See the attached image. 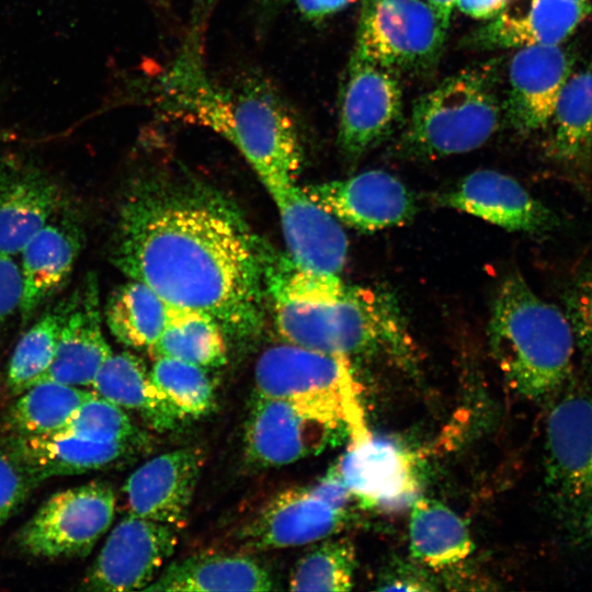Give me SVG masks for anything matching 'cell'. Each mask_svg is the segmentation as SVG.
Segmentation results:
<instances>
[{"label":"cell","mask_w":592,"mask_h":592,"mask_svg":"<svg viewBox=\"0 0 592 592\" xmlns=\"http://www.w3.org/2000/svg\"><path fill=\"white\" fill-rule=\"evenodd\" d=\"M112 243L114 265L170 306L208 314L236 341L262 329L271 249L215 189L192 180L139 181L119 208Z\"/></svg>","instance_id":"1"},{"label":"cell","mask_w":592,"mask_h":592,"mask_svg":"<svg viewBox=\"0 0 592 592\" xmlns=\"http://www.w3.org/2000/svg\"><path fill=\"white\" fill-rule=\"evenodd\" d=\"M264 288L286 343L348 358L385 354L405 362L413 355L401 309L387 291L303 269L273 250Z\"/></svg>","instance_id":"2"},{"label":"cell","mask_w":592,"mask_h":592,"mask_svg":"<svg viewBox=\"0 0 592 592\" xmlns=\"http://www.w3.org/2000/svg\"><path fill=\"white\" fill-rule=\"evenodd\" d=\"M155 100L167 114L225 137L266 191L296 182L303 162L298 133L278 96L263 81L223 88L208 78L195 53L185 50L159 78Z\"/></svg>","instance_id":"3"},{"label":"cell","mask_w":592,"mask_h":592,"mask_svg":"<svg viewBox=\"0 0 592 592\" xmlns=\"http://www.w3.org/2000/svg\"><path fill=\"white\" fill-rule=\"evenodd\" d=\"M488 338L505 383L517 395L545 399L570 379L576 346L571 325L517 274L506 277L498 291Z\"/></svg>","instance_id":"4"},{"label":"cell","mask_w":592,"mask_h":592,"mask_svg":"<svg viewBox=\"0 0 592 592\" xmlns=\"http://www.w3.org/2000/svg\"><path fill=\"white\" fill-rule=\"evenodd\" d=\"M545 423L544 483L553 519L572 546H592V389L565 387Z\"/></svg>","instance_id":"5"},{"label":"cell","mask_w":592,"mask_h":592,"mask_svg":"<svg viewBox=\"0 0 592 592\" xmlns=\"http://www.w3.org/2000/svg\"><path fill=\"white\" fill-rule=\"evenodd\" d=\"M499 119L491 70H462L414 101L400 147L421 159L468 152L494 134Z\"/></svg>","instance_id":"6"},{"label":"cell","mask_w":592,"mask_h":592,"mask_svg":"<svg viewBox=\"0 0 592 592\" xmlns=\"http://www.w3.org/2000/svg\"><path fill=\"white\" fill-rule=\"evenodd\" d=\"M254 395L328 412L348 428L351 444L368 439L350 358L291 343L266 349L254 367Z\"/></svg>","instance_id":"7"},{"label":"cell","mask_w":592,"mask_h":592,"mask_svg":"<svg viewBox=\"0 0 592 592\" xmlns=\"http://www.w3.org/2000/svg\"><path fill=\"white\" fill-rule=\"evenodd\" d=\"M115 504V492L104 481L58 491L21 526L16 546L34 558L84 557L111 526Z\"/></svg>","instance_id":"8"},{"label":"cell","mask_w":592,"mask_h":592,"mask_svg":"<svg viewBox=\"0 0 592 592\" xmlns=\"http://www.w3.org/2000/svg\"><path fill=\"white\" fill-rule=\"evenodd\" d=\"M447 29L425 0H366L355 55L394 73L433 66Z\"/></svg>","instance_id":"9"},{"label":"cell","mask_w":592,"mask_h":592,"mask_svg":"<svg viewBox=\"0 0 592 592\" xmlns=\"http://www.w3.org/2000/svg\"><path fill=\"white\" fill-rule=\"evenodd\" d=\"M349 434L328 412L287 399L255 396L244 431L247 460L258 467H278L316 455Z\"/></svg>","instance_id":"10"},{"label":"cell","mask_w":592,"mask_h":592,"mask_svg":"<svg viewBox=\"0 0 592 592\" xmlns=\"http://www.w3.org/2000/svg\"><path fill=\"white\" fill-rule=\"evenodd\" d=\"M177 544L178 526L128 514L106 537L83 588L96 592L145 590Z\"/></svg>","instance_id":"11"},{"label":"cell","mask_w":592,"mask_h":592,"mask_svg":"<svg viewBox=\"0 0 592 592\" xmlns=\"http://www.w3.org/2000/svg\"><path fill=\"white\" fill-rule=\"evenodd\" d=\"M353 499L364 508L398 511L417 499V460L401 443L373 434L350 444L335 464Z\"/></svg>","instance_id":"12"},{"label":"cell","mask_w":592,"mask_h":592,"mask_svg":"<svg viewBox=\"0 0 592 592\" xmlns=\"http://www.w3.org/2000/svg\"><path fill=\"white\" fill-rule=\"evenodd\" d=\"M396 73L353 54L342 92L339 143L358 158L383 139L401 113Z\"/></svg>","instance_id":"13"},{"label":"cell","mask_w":592,"mask_h":592,"mask_svg":"<svg viewBox=\"0 0 592 592\" xmlns=\"http://www.w3.org/2000/svg\"><path fill=\"white\" fill-rule=\"evenodd\" d=\"M304 190L339 223L360 231H376L402 225L417 210L414 197L408 187L382 170L307 185Z\"/></svg>","instance_id":"14"},{"label":"cell","mask_w":592,"mask_h":592,"mask_svg":"<svg viewBox=\"0 0 592 592\" xmlns=\"http://www.w3.org/2000/svg\"><path fill=\"white\" fill-rule=\"evenodd\" d=\"M346 520L348 509L329 502L312 487L288 488L267 500L240 536L252 549L295 547L333 536Z\"/></svg>","instance_id":"15"},{"label":"cell","mask_w":592,"mask_h":592,"mask_svg":"<svg viewBox=\"0 0 592 592\" xmlns=\"http://www.w3.org/2000/svg\"><path fill=\"white\" fill-rule=\"evenodd\" d=\"M267 192L280 214L288 258L303 269L339 275L349 249L346 235L339 221L296 182Z\"/></svg>","instance_id":"16"},{"label":"cell","mask_w":592,"mask_h":592,"mask_svg":"<svg viewBox=\"0 0 592 592\" xmlns=\"http://www.w3.org/2000/svg\"><path fill=\"white\" fill-rule=\"evenodd\" d=\"M64 205L59 184L16 157L0 163V253L14 257Z\"/></svg>","instance_id":"17"},{"label":"cell","mask_w":592,"mask_h":592,"mask_svg":"<svg viewBox=\"0 0 592 592\" xmlns=\"http://www.w3.org/2000/svg\"><path fill=\"white\" fill-rule=\"evenodd\" d=\"M202 466V451L193 446L150 458L124 485L129 514L178 526L187 515Z\"/></svg>","instance_id":"18"},{"label":"cell","mask_w":592,"mask_h":592,"mask_svg":"<svg viewBox=\"0 0 592 592\" xmlns=\"http://www.w3.org/2000/svg\"><path fill=\"white\" fill-rule=\"evenodd\" d=\"M439 202L510 231L538 235L557 225L554 214L515 179L494 170L466 175Z\"/></svg>","instance_id":"19"},{"label":"cell","mask_w":592,"mask_h":592,"mask_svg":"<svg viewBox=\"0 0 592 592\" xmlns=\"http://www.w3.org/2000/svg\"><path fill=\"white\" fill-rule=\"evenodd\" d=\"M112 353L102 329L98 280L89 274L68 301L54 360L37 383L91 386Z\"/></svg>","instance_id":"20"},{"label":"cell","mask_w":592,"mask_h":592,"mask_svg":"<svg viewBox=\"0 0 592 592\" xmlns=\"http://www.w3.org/2000/svg\"><path fill=\"white\" fill-rule=\"evenodd\" d=\"M1 442V447L20 464L36 486L52 477L114 467L133 457L144 446L58 433L31 436L7 434Z\"/></svg>","instance_id":"21"},{"label":"cell","mask_w":592,"mask_h":592,"mask_svg":"<svg viewBox=\"0 0 592 592\" xmlns=\"http://www.w3.org/2000/svg\"><path fill=\"white\" fill-rule=\"evenodd\" d=\"M574 57L558 45L521 47L509 66L508 113L521 133L544 127L573 68Z\"/></svg>","instance_id":"22"},{"label":"cell","mask_w":592,"mask_h":592,"mask_svg":"<svg viewBox=\"0 0 592 592\" xmlns=\"http://www.w3.org/2000/svg\"><path fill=\"white\" fill-rule=\"evenodd\" d=\"M82 239L78 227L55 218L44 226L20 252L23 322L64 284L78 259Z\"/></svg>","instance_id":"23"},{"label":"cell","mask_w":592,"mask_h":592,"mask_svg":"<svg viewBox=\"0 0 592 592\" xmlns=\"http://www.w3.org/2000/svg\"><path fill=\"white\" fill-rule=\"evenodd\" d=\"M271 572L238 554H198L170 563L146 591L209 592L275 590Z\"/></svg>","instance_id":"24"},{"label":"cell","mask_w":592,"mask_h":592,"mask_svg":"<svg viewBox=\"0 0 592 592\" xmlns=\"http://www.w3.org/2000/svg\"><path fill=\"white\" fill-rule=\"evenodd\" d=\"M588 3L570 0H533L525 14L499 13L470 37L479 47L558 45L589 14Z\"/></svg>","instance_id":"25"},{"label":"cell","mask_w":592,"mask_h":592,"mask_svg":"<svg viewBox=\"0 0 592 592\" xmlns=\"http://www.w3.org/2000/svg\"><path fill=\"white\" fill-rule=\"evenodd\" d=\"M91 386L99 396L138 413L156 431L173 430L182 421L152 382L144 361L130 352L112 353Z\"/></svg>","instance_id":"26"},{"label":"cell","mask_w":592,"mask_h":592,"mask_svg":"<svg viewBox=\"0 0 592 592\" xmlns=\"http://www.w3.org/2000/svg\"><path fill=\"white\" fill-rule=\"evenodd\" d=\"M409 548L417 563L442 569L468 557L473 540L465 521L449 506L417 498L409 519Z\"/></svg>","instance_id":"27"},{"label":"cell","mask_w":592,"mask_h":592,"mask_svg":"<svg viewBox=\"0 0 592 592\" xmlns=\"http://www.w3.org/2000/svg\"><path fill=\"white\" fill-rule=\"evenodd\" d=\"M171 306L143 282L132 280L116 287L104 307L111 333L133 349H150L161 335Z\"/></svg>","instance_id":"28"},{"label":"cell","mask_w":592,"mask_h":592,"mask_svg":"<svg viewBox=\"0 0 592 592\" xmlns=\"http://www.w3.org/2000/svg\"><path fill=\"white\" fill-rule=\"evenodd\" d=\"M225 337L208 314L171 306L161 335L148 351L153 358L173 357L206 369L218 368L227 362Z\"/></svg>","instance_id":"29"},{"label":"cell","mask_w":592,"mask_h":592,"mask_svg":"<svg viewBox=\"0 0 592 592\" xmlns=\"http://www.w3.org/2000/svg\"><path fill=\"white\" fill-rule=\"evenodd\" d=\"M95 392L44 380L20 394L10 406L3 428L12 435H46L58 432L73 411Z\"/></svg>","instance_id":"30"},{"label":"cell","mask_w":592,"mask_h":592,"mask_svg":"<svg viewBox=\"0 0 592 592\" xmlns=\"http://www.w3.org/2000/svg\"><path fill=\"white\" fill-rule=\"evenodd\" d=\"M553 116V155L565 162L585 160L592 149V61L568 78Z\"/></svg>","instance_id":"31"},{"label":"cell","mask_w":592,"mask_h":592,"mask_svg":"<svg viewBox=\"0 0 592 592\" xmlns=\"http://www.w3.org/2000/svg\"><path fill=\"white\" fill-rule=\"evenodd\" d=\"M68 303L49 310L30 327L15 345L9 361L5 384L19 396L35 385L54 360Z\"/></svg>","instance_id":"32"},{"label":"cell","mask_w":592,"mask_h":592,"mask_svg":"<svg viewBox=\"0 0 592 592\" xmlns=\"http://www.w3.org/2000/svg\"><path fill=\"white\" fill-rule=\"evenodd\" d=\"M355 567V551L348 539L332 536L325 538L296 562L289 579V590L349 591L354 582Z\"/></svg>","instance_id":"33"},{"label":"cell","mask_w":592,"mask_h":592,"mask_svg":"<svg viewBox=\"0 0 592 592\" xmlns=\"http://www.w3.org/2000/svg\"><path fill=\"white\" fill-rule=\"evenodd\" d=\"M157 388L180 419H194L210 412L215 391L207 369L179 358L157 357L149 369Z\"/></svg>","instance_id":"34"},{"label":"cell","mask_w":592,"mask_h":592,"mask_svg":"<svg viewBox=\"0 0 592 592\" xmlns=\"http://www.w3.org/2000/svg\"><path fill=\"white\" fill-rule=\"evenodd\" d=\"M100 442L145 444V436L119 406L96 392L79 406L56 432Z\"/></svg>","instance_id":"35"},{"label":"cell","mask_w":592,"mask_h":592,"mask_svg":"<svg viewBox=\"0 0 592 592\" xmlns=\"http://www.w3.org/2000/svg\"><path fill=\"white\" fill-rule=\"evenodd\" d=\"M565 314L571 325L576 345L592 362V265L570 285Z\"/></svg>","instance_id":"36"},{"label":"cell","mask_w":592,"mask_h":592,"mask_svg":"<svg viewBox=\"0 0 592 592\" xmlns=\"http://www.w3.org/2000/svg\"><path fill=\"white\" fill-rule=\"evenodd\" d=\"M36 487L20 464L0 447V528Z\"/></svg>","instance_id":"37"},{"label":"cell","mask_w":592,"mask_h":592,"mask_svg":"<svg viewBox=\"0 0 592 592\" xmlns=\"http://www.w3.org/2000/svg\"><path fill=\"white\" fill-rule=\"evenodd\" d=\"M22 278L20 264L0 253V328L20 309Z\"/></svg>","instance_id":"38"},{"label":"cell","mask_w":592,"mask_h":592,"mask_svg":"<svg viewBox=\"0 0 592 592\" xmlns=\"http://www.w3.org/2000/svg\"><path fill=\"white\" fill-rule=\"evenodd\" d=\"M430 583L428 578L424 574H421V569L406 565L395 567L388 574H385L378 589L423 591L432 589Z\"/></svg>","instance_id":"39"},{"label":"cell","mask_w":592,"mask_h":592,"mask_svg":"<svg viewBox=\"0 0 592 592\" xmlns=\"http://www.w3.org/2000/svg\"><path fill=\"white\" fill-rule=\"evenodd\" d=\"M509 0H457L458 9L476 19L497 16Z\"/></svg>","instance_id":"40"},{"label":"cell","mask_w":592,"mask_h":592,"mask_svg":"<svg viewBox=\"0 0 592 592\" xmlns=\"http://www.w3.org/2000/svg\"><path fill=\"white\" fill-rule=\"evenodd\" d=\"M355 0H296L299 11L309 19L323 18Z\"/></svg>","instance_id":"41"},{"label":"cell","mask_w":592,"mask_h":592,"mask_svg":"<svg viewBox=\"0 0 592 592\" xmlns=\"http://www.w3.org/2000/svg\"><path fill=\"white\" fill-rule=\"evenodd\" d=\"M436 13L443 25L448 29L453 8L457 0H425Z\"/></svg>","instance_id":"42"},{"label":"cell","mask_w":592,"mask_h":592,"mask_svg":"<svg viewBox=\"0 0 592 592\" xmlns=\"http://www.w3.org/2000/svg\"><path fill=\"white\" fill-rule=\"evenodd\" d=\"M570 1L579 2V3H587L588 2V0H570Z\"/></svg>","instance_id":"43"}]
</instances>
